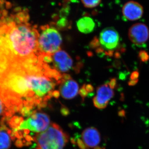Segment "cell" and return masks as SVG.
<instances>
[{"instance_id":"1","label":"cell","mask_w":149,"mask_h":149,"mask_svg":"<svg viewBox=\"0 0 149 149\" xmlns=\"http://www.w3.org/2000/svg\"><path fill=\"white\" fill-rule=\"evenodd\" d=\"M62 74L42 58L14 68L0 76V94L19 109L43 107L53 97L58 98Z\"/></svg>"},{"instance_id":"2","label":"cell","mask_w":149,"mask_h":149,"mask_svg":"<svg viewBox=\"0 0 149 149\" xmlns=\"http://www.w3.org/2000/svg\"><path fill=\"white\" fill-rule=\"evenodd\" d=\"M0 24V74L19 65L38 61L39 30L28 22H17L13 16Z\"/></svg>"},{"instance_id":"3","label":"cell","mask_w":149,"mask_h":149,"mask_svg":"<svg viewBox=\"0 0 149 149\" xmlns=\"http://www.w3.org/2000/svg\"><path fill=\"white\" fill-rule=\"evenodd\" d=\"M68 139L67 133L55 123H51L45 130L37 133L34 137L36 149H63Z\"/></svg>"},{"instance_id":"4","label":"cell","mask_w":149,"mask_h":149,"mask_svg":"<svg viewBox=\"0 0 149 149\" xmlns=\"http://www.w3.org/2000/svg\"><path fill=\"white\" fill-rule=\"evenodd\" d=\"M38 48L41 55L52 56L61 49L62 38L56 28L47 24L40 27Z\"/></svg>"},{"instance_id":"5","label":"cell","mask_w":149,"mask_h":149,"mask_svg":"<svg viewBox=\"0 0 149 149\" xmlns=\"http://www.w3.org/2000/svg\"><path fill=\"white\" fill-rule=\"evenodd\" d=\"M120 42V37L117 30L113 27L103 29L99 39L95 37L91 42V47L96 48L97 53H110L116 49Z\"/></svg>"},{"instance_id":"6","label":"cell","mask_w":149,"mask_h":149,"mask_svg":"<svg viewBox=\"0 0 149 149\" xmlns=\"http://www.w3.org/2000/svg\"><path fill=\"white\" fill-rule=\"evenodd\" d=\"M49 116L45 113L33 112L26 120L22 122L19 129L39 133L45 131L51 125Z\"/></svg>"},{"instance_id":"7","label":"cell","mask_w":149,"mask_h":149,"mask_svg":"<svg viewBox=\"0 0 149 149\" xmlns=\"http://www.w3.org/2000/svg\"><path fill=\"white\" fill-rule=\"evenodd\" d=\"M60 95L65 100H71L77 95L79 92V85L69 74H62L59 84Z\"/></svg>"},{"instance_id":"8","label":"cell","mask_w":149,"mask_h":149,"mask_svg":"<svg viewBox=\"0 0 149 149\" xmlns=\"http://www.w3.org/2000/svg\"><path fill=\"white\" fill-rule=\"evenodd\" d=\"M53 68L60 73H65L74 68V62L65 51L60 49L52 55Z\"/></svg>"},{"instance_id":"9","label":"cell","mask_w":149,"mask_h":149,"mask_svg":"<svg viewBox=\"0 0 149 149\" xmlns=\"http://www.w3.org/2000/svg\"><path fill=\"white\" fill-rule=\"evenodd\" d=\"M128 37L130 41L135 45H142L148 40V27L143 23H137L133 24L128 31Z\"/></svg>"},{"instance_id":"10","label":"cell","mask_w":149,"mask_h":149,"mask_svg":"<svg viewBox=\"0 0 149 149\" xmlns=\"http://www.w3.org/2000/svg\"><path fill=\"white\" fill-rule=\"evenodd\" d=\"M101 140V135L98 130L94 127H89L83 131L79 146L82 147L83 149H96L99 147Z\"/></svg>"},{"instance_id":"11","label":"cell","mask_w":149,"mask_h":149,"mask_svg":"<svg viewBox=\"0 0 149 149\" xmlns=\"http://www.w3.org/2000/svg\"><path fill=\"white\" fill-rule=\"evenodd\" d=\"M114 95L113 89L108 83L101 85L97 89V94L93 98V104L98 109H104L107 106Z\"/></svg>"},{"instance_id":"12","label":"cell","mask_w":149,"mask_h":149,"mask_svg":"<svg viewBox=\"0 0 149 149\" xmlns=\"http://www.w3.org/2000/svg\"><path fill=\"white\" fill-rule=\"evenodd\" d=\"M123 17L129 21H135L143 16L144 9L141 4L135 1H130L125 3L122 8Z\"/></svg>"},{"instance_id":"13","label":"cell","mask_w":149,"mask_h":149,"mask_svg":"<svg viewBox=\"0 0 149 149\" xmlns=\"http://www.w3.org/2000/svg\"><path fill=\"white\" fill-rule=\"evenodd\" d=\"M78 30L84 34H89L93 32L95 27V23L90 17H83L76 22Z\"/></svg>"},{"instance_id":"14","label":"cell","mask_w":149,"mask_h":149,"mask_svg":"<svg viewBox=\"0 0 149 149\" xmlns=\"http://www.w3.org/2000/svg\"><path fill=\"white\" fill-rule=\"evenodd\" d=\"M10 131L3 126L0 128V149H8L11 144Z\"/></svg>"},{"instance_id":"15","label":"cell","mask_w":149,"mask_h":149,"mask_svg":"<svg viewBox=\"0 0 149 149\" xmlns=\"http://www.w3.org/2000/svg\"><path fill=\"white\" fill-rule=\"evenodd\" d=\"M102 0H81L84 6L87 8H94L98 6Z\"/></svg>"},{"instance_id":"16","label":"cell","mask_w":149,"mask_h":149,"mask_svg":"<svg viewBox=\"0 0 149 149\" xmlns=\"http://www.w3.org/2000/svg\"><path fill=\"white\" fill-rule=\"evenodd\" d=\"M5 104H8L10 106V104L0 94V116L3 115L5 113L6 109Z\"/></svg>"},{"instance_id":"17","label":"cell","mask_w":149,"mask_h":149,"mask_svg":"<svg viewBox=\"0 0 149 149\" xmlns=\"http://www.w3.org/2000/svg\"><path fill=\"white\" fill-rule=\"evenodd\" d=\"M68 22L66 19L65 18H61L58 21L56 25L57 27L59 29H66L68 27Z\"/></svg>"},{"instance_id":"18","label":"cell","mask_w":149,"mask_h":149,"mask_svg":"<svg viewBox=\"0 0 149 149\" xmlns=\"http://www.w3.org/2000/svg\"><path fill=\"white\" fill-rule=\"evenodd\" d=\"M139 57L143 61H147L149 58L148 55L145 51H141L140 52Z\"/></svg>"},{"instance_id":"19","label":"cell","mask_w":149,"mask_h":149,"mask_svg":"<svg viewBox=\"0 0 149 149\" xmlns=\"http://www.w3.org/2000/svg\"><path fill=\"white\" fill-rule=\"evenodd\" d=\"M139 76V72L137 71H134L130 76L131 80H138V77Z\"/></svg>"},{"instance_id":"20","label":"cell","mask_w":149,"mask_h":149,"mask_svg":"<svg viewBox=\"0 0 149 149\" xmlns=\"http://www.w3.org/2000/svg\"><path fill=\"white\" fill-rule=\"evenodd\" d=\"M110 87L112 88V89H114L116 86V79L115 78L112 79L111 80H110L109 81V83H108Z\"/></svg>"},{"instance_id":"21","label":"cell","mask_w":149,"mask_h":149,"mask_svg":"<svg viewBox=\"0 0 149 149\" xmlns=\"http://www.w3.org/2000/svg\"><path fill=\"white\" fill-rule=\"evenodd\" d=\"M11 7V3L9 2H7L6 3V8H10Z\"/></svg>"}]
</instances>
